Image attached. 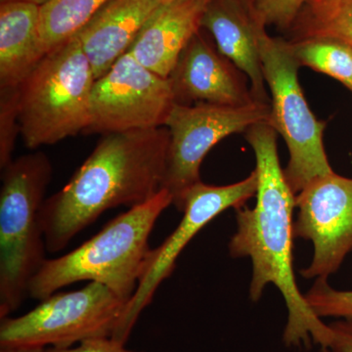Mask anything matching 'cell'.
<instances>
[{"label": "cell", "mask_w": 352, "mask_h": 352, "mask_svg": "<svg viewBox=\"0 0 352 352\" xmlns=\"http://www.w3.org/2000/svg\"><path fill=\"white\" fill-rule=\"evenodd\" d=\"M308 1H317V0H308Z\"/></svg>", "instance_id": "f546056e"}, {"label": "cell", "mask_w": 352, "mask_h": 352, "mask_svg": "<svg viewBox=\"0 0 352 352\" xmlns=\"http://www.w3.org/2000/svg\"><path fill=\"white\" fill-rule=\"evenodd\" d=\"M0 352H47L43 346H4Z\"/></svg>", "instance_id": "d4e9b609"}, {"label": "cell", "mask_w": 352, "mask_h": 352, "mask_svg": "<svg viewBox=\"0 0 352 352\" xmlns=\"http://www.w3.org/2000/svg\"><path fill=\"white\" fill-rule=\"evenodd\" d=\"M289 32V41L332 38L352 47V0L308 1Z\"/></svg>", "instance_id": "e0dca14e"}, {"label": "cell", "mask_w": 352, "mask_h": 352, "mask_svg": "<svg viewBox=\"0 0 352 352\" xmlns=\"http://www.w3.org/2000/svg\"><path fill=\"white\" fill-rule=\"evenodd\" d=\"M166 189L108 222L74 251L46 259L29 286V296L44 298L80 281L97 282L129 302L138 289L151 249L149 238L164 210L173 205Z\"/></svg>", "instance_id": "3957f363"}, {"label": "cell", "mask_w": 352, "mask_h": 352, "mask_svg": "<svg viewBox=\"0 0 352 352\" xmlns=\"http://www.w3.org/2000/svg\"><path fill=\"white\" fill-rule=\"evenodd\" d=\"M308 0H256L254 13L263 24L289 32Z\"/></svg>", "instance_id": "7402d4cb"}, {"label": "cell", "mask_w": 352, "mask_h": 352, "mask_svg": "<svg viewBox=\"0 0 352 352\" xmlns=\"http://www.w3.org/2000/svg\"><path fill=\"white\" fill-rule=\"evenodd\" d=\"M175 104L170 78L153 73L127 52L95 80L83 133L159 129L166 124Z\"/></svg>", "instance_id": "30bf717a"}, {"label": "cell", "mask_w": 352, "mask_h": 352, "mask_svg": "<svg viewBox=\"0 0 352 352\" xmlns=\"http://www.w3.org/2000/svg\"><path fill=\"white\" fill-rule=\"evenodd\" d=\"M109 0H48L41 6V43L44 52L73 38Z\"/></svg>", "instance_id": "ac0fdd59"}, {"label": "cell", "mask_w": 352, "mask_h": 352, "mask_svg": "<svg viewBox=\"0 0 352 352\" xmlns=\"http://www.w3.org/2000/svg\"><path fill=\"white\" fill-rule=\"evenodd\" d=\"M39 23L36 4L0 3V88H19L45 56Z\"/></svg>", "instance_id": "2e32d148"}, {"label": "cell", "mask_w": 352, "mask_h": 352, "mask_svg": "<svg viewBox=\"0 0 352 352\" xmlns=\"http://www.w3.org/2000/svg\"><path fill=\"white\" fill-rule=\"evenodd\" d=\"M52 173L43 152L23 155L1 168L0 319L22 305L47 259L41 212Z\"/></svg>", "instance_id": "277c9868"}, {"label": "cell", "mask_w": 352, "mask_h": 352, "mask_svg": "<svg viewBox=\"0 0 352 352\" xmlns=\"http://www.w3.org/2000/svg\"><path fill=\"white\" fill-rule=\"evenodd\" d=\"M259 53L271 92L270 124L288 147L289 160L284 173L296 195L316 178L333 173L323 143L327 124L317 120L308 106L298 82L300 65L289 41L272 38L263 30Z\"/></svg>", "instance_id": "8992f818"}, {"label": "cell", "mask_w": 352, "mask_h": 352, "mask_svg": "<svg viewBox=\"0 0 352 352\" xmlns=\"http://www.w3.org/2000/svg\"><path fill=\"white\" fill-rule=\"evenodd\" d=\"M160 6L157 0H109L76 32L95 80L129 52L141 28Z\"/></svg>", "instance_id": "9a60e30c"}, {"label": "cell", "mask_w": 352, "mask_h": 352, "mask_svg": "<svg viewBox=\"0 0 352 352\" xmlns=\"http://www.w3.org/2000/svg\"><path fill=\"white\" fill-rule=\"evenodd\" d=\"M288 41L300 67L331 76L352 92L351 46L332 38Z\"/></svg>", "instance_id": "d6986e66"}, {"label": "cell", "mask_w": 352, "mask_h": 352, "mask_svg": "<svg viewBox=\"0 0 352 352\" xmlns=\"http://www.w3.org/2000/svg\"><path fill=\"white\" fill-rule=\"evenodd\" d=\"M208 1L162 4L141 28L129 52L153 73L168 78L182 51L201 29Z\"/></svg>", "instance_id": "5bb4252c"}, {"label": "cell", "mask_w": 352, "mask_h": 352, "mask_svg": "<svg viewBox=\"0 0 352 352\" xmlns=\"http://www.w3.org/2000/svg\"><path fill=\"white\" fill-rule=\"evenodd\" d=\"M245 133L256 157L258 191L254 208L236 210L237 230L229 242V254L233 258L251 259L249 293L252 302L261 300L270 284L281 293L288 314L285 346L307 347L314 342L329 347L333 331L312 311L296 284L293 256L296 194L280 164L277 132L270 122H263Z\"/></svg>", "instance_id": "6da1fadb"}, {"label": "cell", "mask_w": 352, "mask_h": 352, "mask_svg": "<svg viewBox=\"0 0 352 352\" xmlns=\"http://www.w3.org/2000/svg\"><path fill=\"white\" fill-rule=\"evenodd\" d=\"M13 1L28 2V3H34L36 4V6H43V4H45L46 2L48 1V0H0V3Z\"/></svg>", "instance_id": "484cf974"}, {"label": "cell", "mask_w": 352, "mask_h": 352, "mask_svg": "<svg viewBox=\"0 0 352 352\" xmlns=\"http://www.w3.org/2000/svg\"><path fill=\"white\" fill-rule=\"evenodd\" d=\"M168 145L166 126L102 136L69 182L44 201L47 252H61L111 208L142 205L161 191Z\"/></svg>", "instance_id": "7a4b0ae2"}, {"label": "cell", "mask_w": 352, "mask_h": 352, "mask_svg": "<svg viewBox=\"0 0 352 352\" xmlns=\"http://www.w3.org/2000/svg\"><path fill=\"white\" fill-rule=\"evenodd\" d=\"M270 120V104L261 102L240 107L175 103L164 124L170 132V145L163 188L173 196V205L179 210L185 193L201 182V164L217 143Z\"/></svg>", "instance_id": "ba28073f"}, {"label": "cell", "mask_w": 352, "mask_h": 352, "mask_svg": "<svg viewBox=\"0 0 352 352\" xmlns=\"http://www.w3.org/2000/svg\"><path fill=\"white\" fill-rule=\"evenodd\" d=\"M329 326L333 337L328 349L333 352H352V322L336 320Z\"/></svg>", "instance_id": "cb8c5ba5"}, {"label": "cell", "mask_w": 352, "mask_h": 352, "mask_svg": "<svg viewBox=\"0 0 352 352\" xmlns=\"http://www.w3.org/2000/svg\"><path fill=\"white\" fill-rule=\"evenodd\" d=\"M78 38L48 52L19 88L20 132L34 150L83 133L95 82Z\"/></svg>", "instance_id": "5b68a950"}, {"label": "cell", "mask_w": 352, "mask_h": 352, "mask_svg": "<svg viewBox=\"0 0 352 352\" xmlns=\"http://www.w3.org/2000/svg\"><path fill=\"white\" fill-rule=\"evenodd\" d=\"M239 1L243 4V6L247 7V8L249 9V10L254 15V1H256V0H239Z\"/></svg>", "instance_id": "4316f807"}, {"label": "cell", "mask_w": 352, "mask_h": 352, "mask_svg": "<svg viewBox=\"0 0 352 352\" xmlns=\"http://www.w3.org/2000/svg\"><path fill=\"white\" fill-rule=\"evenodd\" d=\"M160 4L173 3V2L183 1V0H157Z\"/></svg>", "instance_id": "83f0119b"}, {"label": "cell", "mask_w": 352, "mask_h": 352, "mask_svg": "<svg viewBox=\"0 0 352 352\" xmlns=\"http://www.w3.org/2000/svg\"><path fill=\"white\" fill-rule=\"evenodd\" d=\"M256 191L258 175L254 170L244 180L233 184L217 186L200 182L185 193L179 208L184 214L182 221L163 244L151 250L138 289L111 336L113 340L126 344L139 316L152 302L157 288L170 276L178 256L190 241L224 210L244 207Z\"/></svg>", "instance_id": "9c48e42d"}, {"label": "cell", "mask_w": 352, "mask_h": 352, "mask_svg": "<svg viewBox=\"0 0 352 352\" xmlns=\"http://www.w3.org/2000/svg\"><path fill=\"white\" fill-rule=\"evenodd\" d=\"M47 352H134L129 351L124 344L116 342L111 338H95L83 340L76 346L57 349L51 347Z\"/></svg>", "instance_id": "603a6c76"}, {"label": "cell", "mask_w": 352, "mask_h": 352, "mask_svg": "<svg viewBox=\"0 0 352 352\" xmlns=\"http://www.w3.org/2000/svg\"><path fill=\"white\" fill-rule=\"evenodd\" d=\"M303 296L319 318L352 322V289H335L327 279H316Z\"/></svg>", "instance_id": "ffe728a7"}, {"label": "cell", "mask_w": 352, "mask_h": 352, "mask_svg": "<svg viewBox=\"0 0 352 352\" xmlns=\"http://www.w3.org/2000/svg\"><path fill=\"white\" fill-rule=\"evenodd\" d=\"M201 29L210 32L219 52L247 76L254 100L270 104L259 53V36L266 25L239 0H210Z\"/></svg>", "instance_id": "4fadbf2b"}, {"label": "cell", "mask_w": 352, "mask_h": 352, "mask_svg": "<svg viewBox=\"0 0 352 352\" xmlns=\"http://www.w3.org/2000/svg\"><path fill=\"white\" fill-rule=\"evenodd\" d=\"M168 78L176 104L240 107L256 102L247 76L219 52L203 29L182 51Z\"/></svg>", "instance_id": "7c38bea8"}, {"label": "cell", "mask_w": 352, "mask_h": 352, "mask_svg": "<svg viewBox=\"0 0 352 352\" xmlns=\"http://www.w3.org/2000/svg\"><path fill=\"white\" fill-rule=\"evenodd\" d=\"M320 352H333L331 351L330 349H328V347H321V351Z\"/></svg>", "instance_id": "f1b7e54d"}, {"label": "cell", "mask_w": 352, "mask_h": 352, "mask_svg": "<svg viewBox=\"0 0 352 352\" xmlns=\"http://www.w3.org/2000/svg\"><path fill=\"white\" fill-rule=\"evenodd\" d=\"M20 88V87H19ZM19 88H0V168L13 160L19 122Z\"/></svg>", "instance_id": "44dd1931"}, {"label": "cell", "mask_w": 352, "mask_h": 352, "mask_svg": "<svg viewBox=\"0 0 352 352\" xmlns=\"http://www.w3.org/2000/svg\"><path fill=\"white\" fill-rule=\"evenodd\" d=\"M296 208L294 236L310 241L314 251L300 274L328 280L352 252V178L335 171L316 178L296 194Z\"/></svg>", "instance_id": "8fae6325"}, {"label": "cell", "mask_w": 352, "mask_h": 352, "mask_svg": "<svg viewBox=\"0 0 352 352\" xmlns=\"http://www.w3.org/2000/svg\"><path fill=\"white\" fill-rule=\"evenodd\" d=\"M22 316L0 323V347L65 349L83 340L111 338L127 302L107 286L89 282L74 292H56Z\"/></svg>", "instance_id": "52a82bcc"}]
</instances>
